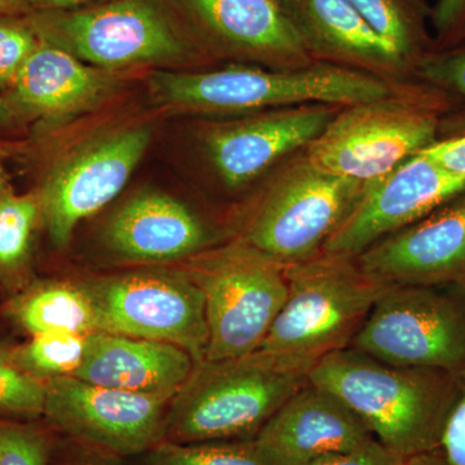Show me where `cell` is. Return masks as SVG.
<instances>
[{"instance_id": "cell-1", "label": "cell", "mask_w": 465, "mask_h": 465, "mask_svg": "<svg viewBox=\"0 0 465 465\" xmlns=\"http://www.w3.org/2000/svg\"><path fill=\"white\" fill-rule=\"evenodd\" d=\"M309 381L344 402L384 448L409 459L439 450L459 374L394 366L345 348L320 358Z\"/></svg>"}, {"instance_id": "cell-2", "label": "cell", "mask_w": 465, "mask_h": 465, "mask_svg": "<svg viewBox=\"0 0 465 465\" xmlns=\"http://www.w3.org/2000/svg\"><path fill=\"white\" fill-rule=\"evenodd\" d=\"M316 360L258 349L226 360L194 363L174 394L166 440L173 443L252 440L309 381Z\"/></svg>"}, {"instance_id": "cell-3", "label": "cell", "mask_w": 465, "mask_h": 465, "mask_svg": "<svg viewBox=\"0 0 465 465\" xmlns=\"http://www.w3.org/2000/svg\"><path fill=\"white\" fill-rule=\"evenodd\" d=\"M407 84L323 63L302 69L232 65L202 73L163 72L150 79L155 96L167 105L226 114L304 104L353 105L390 96Z\"/></svg>"}, {"instance_id": "cell-4", "label": "cell", "mask_w": 465, "mask_h": 465, "mask_svg": "<svg viewBox=\"0 0 465 465\" xmlns=\"http://www.w3.org/2000/svg\"><path fill=\"white\" fill-rule=\"evenodd\" d=\"M454 109L443 92L412 81L390 96L341 106L304 153L324 171L370 182L440 140Z\"/></svg>"}, {"instance_id": "cell-5", "label": "cell", "mask_w": 465, "mask_h": 465, "mask_svg": "<svg viewBox=\"0 0 465 465\" xmlns=\"http://www.w3.org/2000/svg\"><path fill=\"white\" fill-rule=\"evenodd\" d=\"M286 302L260 349L320 360L348 348L390 284L356 258L321 252L286 265Z\"/></svg>"}, {"instance_id": "cell-6", "label": "cell", "mask_w": 465, "mask_h": 465, "mask_svg": "<svg viewBox=\"0 0 465 465\" xmlns=\"http://www.w3.org/2000/svg\"><path fill=\"white\" fill-rule=\"evenodd\" d=\"M25 18L41 41L100 69L183 61L201 52L167 0H108Z\"/></svg>"}, {"instance_id": "cell-7", "label": "cell", "mask_w": 465, "mask_h": 465, "mask_svg": "<svg viewBox=\"0 0 465 465\" xmlns=\"http://www.w3.org/2000/svg\"><path fill=\"white\" fill-rule=\"evenodd\" d=\"M362 186L317 167L302 150L277 171L241 241L283 265L313 258L357 203Z\"/></svg>"}, {"instance_id": "cell-8", "label": "cell", "mask_w": 465, "mask_h": 465, "mask_svg": "<svg viewBox=\"0 0 465 465\" xmlns=\"http://www.w3.org/2000/svg\"><path fill=\"white\" fill-rule=\"evenodd\" d=\"M348 348L394 366L465 370V283L390 284Z\"/></svg>"}, {"instance_id": "cell-9", "label": "cell", "mask_w": 465, "mask_h": 465, "mask_svg": "<svg viewBox=\"0 0 465 465\" xmlns=\"http://www.w3.org/2000/svg\"><path fill=\"white\" fill-rule=\"evenodd\" d=\"M186 272L206 302V360L258 351L286 302V265L240 241L203 251Z\"/></svg>"}, {"instance_id": "cell-10", "label": "cell", "mask_w": 465, "mask_h": 465, "mask_svg": "<svg viewBox=\"0 0 465 465\" xmlns=\"http://www.w3.org/2000/svg\"><path fill=\"white\" fill-rule=\"evenodd\" d=\"M100 332L168 342L206 360L208 323L203 292L188 272H134L82 282Z\"/></svg>"}, {"instance_id": "cell-11", "label": "cell", "mask_w": 465, "mask_h": 465, "mask_svg": "<svg viewBox=\"0 0 465 465\" xmlns=\"http://www.w3.org/2000/svg\"><path fill=\"white\" fill-rule=\"evenodd\" d=\"M45 382L43 418L67 440L122 459L140 457L166 440L173 396L113 390L74 376Z\"/></svg>"}, {"instance_id": "cell-12", "label": "cell", "mask_w": 465, "mask_h": 465, "mask_svg": "<svg viewBox=\"0 0 465 465\" xmlns=\"http://www.w3.org/2000/svg\"><path fill=\"white\" fill-rule=\"evenodd\" d=\"M150 140L148 127L124 128L85 143L52 168L38 197L43 223L57 247L66 246L82 220L122 192Z\"/></svg>"}, {"instance_id": "cell-13", "label": "cell", "mask_w": 465, "mask_h": 465, "mask_svg": "<svg viewBox=\"0 0 465 465\" xmlns=\"http://www.w3.org/2000/svg\"><path fill=\"white\" fill-rule=\"evenodd\" d=\"M465 193V176L450 173L423 153L363 183L349 215L322 252L356 256L393 232L414 224Z\"/></svg>"}, {"instance_id": "cell-14", "label": "cell", "mask_w": 465, "mask_h": 465, "mask_svg": "<svg viewBox=\"0 0 465 465\" xmlns=\"http://www.w3.org/2000/svg\"><path fill=\"white\" fill-rule=\"evenodd\" d=\"M195 45L269 69H302L309 56L277 0H167Z\"/></svg>"}, {"instance_id": "cell-15", "label": "cell", "mask_w": 465, "mask_h": 465, "mask_svg": "<svg viewBox=\"0 0 465 465\" xmlns=\"http://www.w3.org/2000/svg\"><path fill=\"white\" fill-rule=\"evenodd\" d=\"M341 108L304 104L213 125L203 137L208 161L228 188H242L307 148Z\"/></svg>"}, {"instance_id": "cell-16", "label": "cell", "mask_w": 465, "mask_h": 465, "mask_svg": "<svg viewBox=\"0 0 465 465\" xmlns=\"http://www.w3.org/2000/svg\"><path fill=\"white\" fill-rule=\"evenodd\" d=\"M387 284L465 283V193L356 256Z\"/></svg>"}, {"instance_id": "cell-17", "label": "cell", "mask_w": 465, "mask_h": 465, "mask_svg": "<svg viewBox=\"0 0 465 465\" xmlns=\"http://www.w3.org/2000/svg\"><path fill=\"white\" fill-rule=\"evenodd\" d=\"M372 440L374 436L344 402L308 381L269 419L253 443L271 465H305Z\"/></svg>"}, {"instance_id": "cell-18", "label": "cell", "mask_w": 465, "mask_h": 465, "mask_svg": "<svg viewBox=\"0 0 465 465\" xmlns=\"http://www.w3.org/2000/svg\"><path fill=\"white\" fill-rule=\"evenodd\" d=\"M316 63L348 67L391 82L415 81L412 67L367 24L351 0H277Z\"/></svg>"}, {"instance_id": "cell-19", "label": "cell", "mask_w": 465, "mask_h": 465, "mask_svg": "<svg viewBox=\"0 0 465 465\" xmlns=\"http://www.w3.org/2000/svg\"><path fill=\"white\" fill-rule=\"evenodd\" d=\"M213 232L183 202L143 192L125 202L109 220L105 242L122 259L166 262L203 252Z\"/></svg>"}, {"instance_id": "cell-20", "label": "cell", "mask_w": 465, "mask_h": 465, "mask_svg": "<svg viewBox=\"0 0 465 465\" xmlns=\"http://www.w3.org/2000/svg\"><path fill=\"white\" fill-rule=\"evenodd\" d=\"M193 367L191 354L176 345L94 332L88 335L84 362L73 376L113 390L174 396Z\"/></svg>"}, {"instance_id": "cell-21", "label": "cell", "mask_w": 465, "mask_h": 465, "mask_svg": "<svg viewBox=\"0 0 465 465\" xmlns=\"http://www.w3.org/2000/svg\"><path fill=\"white\" fill-rule=\"evenodd\" d=\"M113 79L50 43L39 42L11 85V106L43 119H63L91 108Z\"/></svg>"}, {"instance_id": "cell-22", "label": "cell", "mask_w": 465, "mask_h": 465, "mask_svg": "<svg viewBox=\"0 0 465 465\" xmlns=\"http://www.w3.org/2000/svg\"><path fill=\"white\" fill-rule=\"evenodd\" d=\"M5 314L30 336L100 332L96 311L81 283L51 281L33 284L8 300Z\"/></svg>"}, {"instance_id": "cell-23", "label": "cell", "mask_w": 465, "mask_h": 465, "mask_svg": "<svg viewBox=\"0 0 465 465\" xmlns=\"http://www.w3.org/2000/svg\"><path fill=\"white\" fill-rule=\"evenodd\" d=\"M372 30L415 67L436 48L427 0H351Z\"/></svg>"}, {"instance_id": "cell-24", "label": "cell", "mask_w": 465, "mask_h": 465, "mask_svg": "<svg viewBox=\"0 0 465 465\" xmlns=\"http://www.w3.org/2000/svg\"><path fill=\"white\" fill-rule=\"evenodd\" d=\"M87 338L78 333H39L23 344L2 347V351L26 374L47 381L75 374L84 360Z\"/></svg>"}, {"instance_id": "cell-25", "label": "cell", "mask_w": 465, "mask_h": 465, "mask_svg": "<svg viewBox=\"0 0 465 465\" xmlns=\"http://www.w3.org/2000/svg\"><path fill=\"white\" fill-rule=\"evenodd\" d=\"M42 219L38 195L5 191L0 200V278L14 281L25 269L34 232Z\"/></svg>"}, {"instance_id": "cell-26", "label": "cell", "mask_w": 465, "mask_h": 465, "mask_svg": "<svg viewBox=\"0 0 465 465\" xmlns=\"http://www.w3.org/2000/svg\"><path fill=\"white\" fill-rule=\"evenodd\" d=\"M139 465H271L252 440L173 443L162 440L140 455Z\"/></svg>"}, {"instance_id": "cell-27", "label": "cell", "mask_w": 465, "mask_h": 465, "mask_svg": "<svg viewBox=\"0 0 465 465\" xmlns=\"http://www.w3.org/2000/svg\"><path fill=\"white\" fill-rule=\"evenodd\" d=\"M54 433L50 427L0 418V465H50Z\"/></svg>"}, {"instance_id": "cell-28", "label": "cell", "mask_w": 465, "mask_h": 465, "mask_svg": "<svg viewBox=\"0 0 465 465\" xmlns=\"http://www.w3.org/2000/svg\"><path fill=\"white\" fill-rule=\"evenodd\" d=\"M45 405V382L18 369L0 347V416L35 420Z\"/></svg>"}, {"instance_id": "cell-29", "label": "cell", "mask_w": 465, "mask_h": 465, "mask_svg": "<svg viewBox=\"0 0 465 465\" xmlns=\"http://www.w3.org/2000/svg\"><path fill=\"white\" fill-rule=\"evenodd\" d=\"M414 79L443 92L455 110L465 112V41L434 48L415 67Z\"/></svg>"}, {"instance_id": "cell-30", "label": "cell", "mask_w": 465, "mask_h": 465, "mask_svg": "<svg viewBox=\"0 0 465 465\" xmlns=\"http://www.w3.org/2000/svg\"><path fill=\"white\" fill-rule=\"evenodd\" d=\"M39 42L25 17L0 18V88H11Z\"/></svg>"}, {"instance_id": "cell-31", "label": "cell", "mask_w": 465, "mask_h": 465, "mask_svg": "<svg viewBox=\"0 0 465 465\" xmlns=\"http://www.w3.org/2000/svg\"><path fill=\"white\" fill-rule=\"evenodd\" d=\"M420 153L450 173L465 176V112L450 113L443 122L442 137Z\"/></svg>"}, {"instance_id": "cell-32", "label": "cell", "mask_w": 465, "mask_h": 465, "mask_svg": "<svg viewBox=\"0 0 465 465\" xmlns=\"http://www.w3.org/2000/svg\"><path fill=\"white\" fill-rule=\"evenodd\" d=\"M439 451L448 465H465V370L459 374L457 397L443 428Z\"/></svg>"}, {"instance_id": "cell-33", "label": "cell", "mask_w": 465, "mask_h": 465, "mask_svg": "<svg viewBox=\"0 0 465 465\" xmlns=\"http://www.w3.org/2000/svg\"><path fill=\"white\" fill-rule=\"evenodd\" d=\"M465 24V0H439L432 8L430 27L436 48L458 42Z\"/></svg>"}, {"instance_id": "cell-34", "label": "cell", "mask_w": 465, "mask_h": 465, "mask_svg": "<svg viewBox=\"0 0 465 465\" xmlns=\"http://www.w3.org/2000/svg\"><path fill=\"white\" fill-rule=\"evenodd\" d=\"M405 460L375 440L363 448L329 455L305 465H402Z\"/></svg>"}, {"instance_id": "cell-35", "label": "cell", "mask_w": 465, "mask_h": 465, "mask_svg": "<svg viewBox=\"0 0 465 465\" xmlns=\"http://www.w3.org/2000/svg\"><path fill=\"white\" fill-rule=\"evenodd\" d=\"M50 465H125L124 459L65 439L54 446Z\"/></svg>"}, {"instance_id": "cell-36", "label": "cell", "mask_w": 465, "mask_h": 465, "mask_svg": "<svg viewBox=\"0 0 465 465\" xmlns=\"http://www.w3.org/2000/svg\"><path fill=\"white\" fill-rule=\"evenodd\" d=\"M108 0H30L33 11H75Z\"/></svg>"}, {"instance_id": "cell-37", "label": "cell", "mask_w": 465, "mask_h": 465, "mask_svg": "<svg viewBox=\"0 0 465 465\" xmlns=\"http://www.w3.org/2000/svg\"><path fill=\"white\" fill-rule=\"evenodd\" d=\"M32 12L30 0H0V18H21Z\"/></svg>"}, {"instance_id": "cell-38", "label": "cell", "mask_w": 465, "mask_h": 465, "mask_svg": "<svg viewBox=\"0 0 465 465\" xmlns=\"http://www.w3.org/2000/svg\"><path fill=\"white\" fill-rule=\"evenodd\" d=\"M402 465H448L445 459L439 450L432 452H425V454L416 455V457L406 459Z\"/></svg>"}, {"instance_id": "cell-39", "label": "cell", "mask_w": 465, "mask_h": 465, "mask_svg": "<svg viewBox=\"0 0 465 465\" xmlns=\"http://www.w3.org/2000/svg\"><path fill=\"white\" fill-rule=\"evenodd\" d=\"M12 118H14V108L9 105L8 100L0 97V125L11 124Z\"/></svg>"}, {"instance_id": "cell-40", "label": "cell", "mask_w": 465, "mask_h": 465, "mask_svg": "<svg viewBox=\"0 0 465 465\" xmlns=\"http://www.w3.org/2000/svg\"><path fill=\"white\" fill-rule=\"evenodd\" d=\"M463 41H465V24H464L463 30H461L460 36H459L457 43L463 42ZM457 43H455V45H457Z\"/></svg>"}, {"instance_id": "cell-41", "label": "cell", "mask_w": 465, "mask_h": 465, "mask_svg": "<svg viewBox=\"0 0 465 465\" xmlns=\"http://www.w3.org/2000/svg\"><path fill=\"white\" fill-rule=\"evenodd\" d=\"M5 189L3 188L2 177H0V200H2L3 194H5Z\"/></svg>"}]
</instances>
